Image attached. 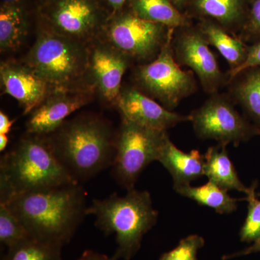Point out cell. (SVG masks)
Here are the masks:
<instances>
[{
    "label": "cell",
    "instance_id": "cell-14",
    "mask_svg": "<svg viewBox=\"0 0 260 260\" xmlns=\"http://www.w3.org/2000/svg\"><path fill=\"white\" fill-rule=\"evenodd\" d=\"M0 77L5 93L21 104L24 114L31 113L55 90L25 64L3 62Z\"/></svg>",
    "mask_w": 260,
    "mask_h": 260
},
{
    "label": "cell",
    "instance_id": "cell-29",
    "mask_svg": "<svg viewBox=\"0 0 260 260\" xmlns=\"http://www.w3.org/2000/svg\"><path fill=\"white\" fill-rule=\"evenodd\" d=\"M254 68H260V41L251 47H248V54L245 61L237 69L230 70L229 78L234 79L245 70Z\"/></svg>",
    "mask_w": 260,
    "mask_h": 260
},
{
    "label": "cell",
    "instance_id": "cell-11",
    "mask_svg": "<svg viewBox=\"0 0 260 260\" xmlns=\"http://www.w3.org/2000/svg\"><path fill=\"white\" fill-rule=\"evenodd\" d=\"M177 29L174 42L177 61L194 72L207 93H215L223 83V75L204 34L199 26L189 25Z\"/></svg>",
    "mask_w": 260,
    "mask_h": 260
},
{
    "label": "cell",
    "instance_id": "cell-7",
    "mask_svg": "<svg viewBox=\"0 0 260 260\" xmlns=\"http://www.w3.org/2000/svg\"><path fill=\"white\" fill-rule=\"evenodd\" d=\"M38 15L44 28L83 42L103 31L112 13L102 0H46Z\"/></svg>",
    "mask_w": 260,
    "mask_h": 260
},
{
    "label": "cell",
    "instance_id": "cell-26",
    "mask_svg": "<svg viewBox=\"0 0 260 260\" xmlns=\"http://www.w3.org/2000/svg\"><path fill=\"white\" fill-rule=\"evenodd\" d=\"M257 186V181H254L244 198L248 203V213L240 230V239L243 242H254L260 237V200L256 196Z\"/></svg>",
    "mask_w": 260,
    "mask_h": 260
},
{
    "label": "cell",
    "instance_id": "cell-33",
    "mask_svg": "<svg viewBox=\"0 0 260 260\" xmlns=\"http://www.w3.org/2000/svg\"><path fill=\"white\" fill-rule=\"evenodd\" d=\"M78 260H114L112 257L105 255L104 254L96 252L92 250L84 251L83 254Z\"/></svg>",
    "mask_w": 260,
    "mask_h": 260
},
{
    "label": "cell",
    "instance_id": "cell-4",
    "mask_svg": "<svg viewBox=\"0 0 260 260\" xmlns=\"http://www.w3.org/2000/svg\"><path fill=\"white\" fill-rule=\"evenodd\" d=\"M86 213L95 217V225L106 235L116 234L118 246L114 260L131 259L158 218L150 192L135 188L126 190L124 196L114 194L105 199L93 200Z\"/></svg>",
    "mask_w": 260,
    "mask_h": 260
},
{
    "label": "cell",
    "instance_id": "cell-22",
    "mask_svg": "<svg viewBox=\"0 0 260 260\" xmlns=\"http://www.w3.org/2000/svg\"><path fill=\"white\" fill-rule=\"evenodd\" d=\"M174 189L181 196L194 200L199 205L212 208L221 215L235 211L238 208V202L244 200V198H232L228 194V191L210 181L203 186H191V184H188L175 186Z\"/></svg>",
    "mask_w": 260,
    "mask_h": 260
},
{
    "label": "cell",
    "instance_id": "cell-19",
    "mask_svg": "<svg viewBox=\"0 0 260 260\" xmlns=\"http://www.w3.org/2000/svg\"><path fill=\"white\" fill-rule=\"evenodd\" d=\"M205 156V176L210 181L226 191L237 190L246 194L249 187L244 185L228 154L226 146L210 147Z\"/></svg>",
    "mask_w": 260,
    "mask_h": 260
},
{
    "label": "cell",
    "instance_id": "cell-18",
    "mask_svg": "<svg viewBox=\"0 0 260 260\" xmlns=\"http://www.w3.org/2000/svg\"><path fill=\"white\" fill-rule=\"evenodd\" d=\"M28 17L25 1L3 3L0 8V49L15 51L28 34Z\"/></svg>",
    "mask_w": 260,
    "mask_h": 260
},
{
    "label": "cell",
    "instance_id": "cell-8",
    "mask_svg": "<svg viewBox=\"0 0 260 260\" xmlns=\"http://www.w3.org/2000/svg\"><path fill=\"white\" fill-rule=\"evenodd\" d=\"M174 31L169 34L158 57L150 64L140 66L136 74L143 88L169 110L177 107L184 98L194 93L197 86L192 72L181 70L174 58Z\"/></svg>",
    "mask_w": 260,
    "mask_h": 260
},
{
    "label": "cell",
    "instance_id": "cell-3",
    "mask_svg": "<svg viewBox=\"0 0 260 260\" xmlns=\"http://www.w3.org/2000/svg\"><path fill=\"white\" fill-rule=\"evenodd\" d=\"M48 137L56 156L78 183L112 167L116 139L110 126L93 116L64 122Z\"/></svg>",
    "mask_w": 260,
    "mask_h": 260
},
{
    "label": "cell",
    "instance_id": "cell-10",
    "mask_svg": "<svg viewBox=\"0 0 260 260\" xmlns=\"http://www.w3.org/2000/svg\"><path fill=\"white\" fill-rule=\"evenodd\" d=\"M191 116L196 135L201 139L215 140L219 145H237L260 135L259 128L248 122L223 95H213Z\"/></svg>",
    "mask_w": 260,
    "mask_h": 260
},
{
    "label": "cell",
    "instance_id": "cell-36",
    "mask_svg": "<svg viewBox=\"0 0 260 260\" xmlns=\"http://www.w3.org/2000/svg\"><path fill=\"white\" fill-rule=\"evenodd\" d=\"M46 1V0H40L41 3H43V2Z\"/></svg>",
    "mask_w": 260,
    "mask_h": 260
},
{
    "label": "cell",
    "instance_id": "cell-1",
    "mask_svg": "<svg viewBox=\"0 0 260 260\" xmlns=\"http://www.w3.org/2000/svg\"><path fill=\"white\" fill-rule=\"evenodd\" d=\"M3 204L30 237L61 246L73 239L88 208L86 192L80 183L15 194Z\"/></svg>",
    "mask_w": 260,
    "mask_h": 260
},
{
    "label": "cell",
    "instance_id": "cell-16",
    "mask_svg": "<svg viewBox=\"0 0 260 260\" xmlns=\"http://www.w3.org/2000/svg\"><path fill=\"white\" fill-rule=\"evenodd\" d=\"M249 6V0H189L185 14L212 20L234 32L244 28Z\"/></svg>",
    "mask_w": 260,
    "mask_h": 260
},
{
    "label": "cell",
    "instance_id": "cell-12",
    "mask_svg": "<svg viewBox=\"0 0 260 260\" xmlns=\"http://www.w3.org/2000/svg\"><path fill=\"white\" fill-rule=\"evenodd\" d=\"M81 90H55L31 112L26 123L28 134L48 136L65 122L68 116L88 104Z\"/></svg>",
    "mask_w": 260,
    "mask_h": 260
},
{
    "label": "cell",
    "instance_id": "cell-34",
    "mask_svg": "<svg viewBox=\"0 0 260 260\" xmlns=\"http://www.w3.org/2000/svg\"><path fill=\"white\" fill-rule=\"evenodd\" d=\"M172 2L176 8L183 13V10H186L189 0H172Z\"/></svg>",
    "mask_w": 260,
    "mask_h": 260
},
{
    "label": "cell",
    "instance_id": "cell-23",
    "mask_svg": "<svg viewBox=\"0 0 260 260\" xmlns=\"http://www.w3.org/2000/svg\"><path fill=\"white\" fill-rule=\"evenodd\" d=\"M236 87L237 99L260 129V68H250Z\"/></svg>",
    "mask_w": 260,
    "mask_h": 260
},
{
    "label": "cell",
    "instance_id": "cell-30",
    "mask_svg": "<svg viewBox=\"0 0 260 260\" xmlns=\"http://www.w3.org/2000/svg\"><path fill=\"white\" fill-rule=\"evenodd\" d=\"M260 252V237L256 240L254 241L252 245L246 248L244 250L238 251L234 254L230 255H224L222 257L223 260H228L232 259V258L237 257V256H245L250 254L251 253Z\"/></svg>",
    "mask_w": 260,
    "mask_h": 260
},
{
    "label": "cell",
    "instance_id": "cell-5",
    "mask_svg": "<svg viewBox=\"0 0 260 260\" xmlns=\"http://www.w3.org/2000/svg\"><path fill=\"white\" fill-rule=\"evenodd\" d=\"M25 64L54 90H80L76 86L89 70V51L83 42L44 28Z\"/></svg>",
    "mask_w": 260,
    "mask_h": 260
},
{
    "label": "cell",
    "instance_id": "cell-2",
    "mask_svg": "<svg viewBox=\"0 0 260 260\" xmlns=\"http://www.w3.org/2000/svg\"><path fill=\"white\" fill-rule=\"evenodd\" d=\"M78 183L56 156L47 136L28 134L2 156L0 203L20 193Z\"/></svg>",
    "mask_w": 260,
    "mask_h": 260
},
{
    "label": "cell",
    "instance_id": "cell-27",
    "mask_svg": "<svg viewBox=\"0 0 260 260\" xmlns=\"http://www.w3.org/2000/svg\"><path fill=\"white\" fill-rule=\"evenodd\" d=\"M205 245V240L198 235L181 239L177 247L164 253L159 260H198V252Z\"/></svg>",
    "mask_w": 260,
    "mask_h": 260
},
{
    "label": "cell",
    "instance_id": "cell-25",
    "mask_svg": "<svg viewBox=\"0 0 260 260\" xmlns=\"http://www.w3.org/2000/svg\"><path fill=\"white\" fill-rule=\"evenodd\" d=\"M31 237L6 205L0 203V242L10 248Z\"/></svg>",
    "mask_w": 260,
    "mask_h": 260
},
{
    "label": "cell",
    "instance_id": "cell-6",
    "mask_svg": "<svg viewBox=\"0 0 260 260\" xmlns=\"http://www.w3.org/2000/svg\"><path fill=\"white\" fill-rule=\"evenodd\" d=\"M167 131L150 129L123 119L116 138L113 176L126 190L135 188L140 174L149 164L158 161L168 138Z\"/></svg>",
    "mask_w": 260,
    "mask_h": 260
},
{
    "label": "cell",
    "instance_id": "cell-24",
    "mask_svg": "<svg viewBox=\"0 0 260 260\" xmlns=\"http://www.w3.org/2000/svg\"><path fill=\"white\" fill-rule=\"evenodd\" d=\"M61 248L62 246L30 237L8 248L2 260H62Z\"/></svg>",
    "mask_w": 260,
    "mask_h": 260
},
{
    "label": "cell",
    "instance_id": "cell-35",
    "mask_svg": "<svg viewBox=\"0 0 260 260\" xmlns=\"http://www.w3.org/2000/svg\"><path fill=\"white\" fill-rule=\"evenodd\" d=\"M9 142V138L6 134H0V151H5Z\"/></svg>",
    "mask_w": 260,
    "mask_h": 260
},
{
    "label": "cell",
    "instance_id": "cell-15",
    "mask_svg": "<svg viewBox=\"0 0 260 260\" xmlns=\"http://www.w3.org/2000/svg\"><path fill=\"white\" fill-rule=\"evenodd\" d=\"M127 57L110 44L95 46L89 51L90 70L97 88L109 102H117Z\"/></svg>",
    "mask_w": 260,
    "mask_h": 260
},
{
    "label": "cell",
    "instance_id": "cell-31",
    "mask_svg": "<svg viewBox=\"0 0 260 260\" xmlns=\"http://www.w3.org/2000/svg\"><path fill=\"white\" fill-rule=\"evenodd\" d=\"M102 1L113 14L124 9L129 0H102Z\"/></svg>",
    "mask_w": 260,
    "mask_h": 260
},
{
    "label": "cell",
    "instance_id": "cell-21",
    "mask_svg": "<svg viewBox=\"0 0 260 260\" xmlns=\"http://www.w3.org/2000/svg\"><path fill=\"white\" fill-rule=\"evenodd\" d=\"M200 20L199 28L208 44L218 49L230 65L231 70L239 68L246 60L248 47L218 23L207 19Z\"/></svg>",
    "mask_w": 260,
    "mask_h": 260
},
{
    "label": "cell",
    "instance_id": "cell-32",
    "mask_svg": "<svg viewBox=\"0 0 260 260\" xmlns=\"http://www.w3.org/2000/svg\"><path fill=\"white\" fill-rule=\"evenodd\" d=\"M15 120H11L3 111L0 112V134H8Z\"/></svg>",
    "mask_w": 260,
    "mask_h": 260
},
{
    "label": "cell",
    "instance_id": "cell-28",
    "mask_svg": "<svg viewBox=\"0 0 260 260\" xmlns=\"http://www.w3.org/2000/svg\"><path fill=\"white\" fill-rule=\"evenodd\" d=\"M242 30L247 35L260 38V0H249L247 18Z\"/></svg>",
    "mask_w": 260,
    "mask_h": 260
},
{
    "label": "cell",
    "instance_id": "cell-9",
    "mask_svg": "<svg viewBox=\"0 0 260 260\" xmlns=\"http://www.w3.org/2000/svg\"><path fill=\"white\" fill-rule=\"evenodd\" d=\"M172 30L175 29L140 18L125 7L111 15L103 32L118 51L143 59L160 51Z\"/></svg>",
    "mask_w": 260,
    "mask_h": 260
},
{
    "label": "cell",
    "instance_id": "cell-13",
    "mask_svg": "<svg viewBox=\"0 0 260 260\" xmlns=\"http://www.w3.org/2000/svg\"><path fill=\"white\" fill-rule=\"evenodd\" d=\"M116 103L123 119L150 129L167 131L192 119L191 114L173 112L135 88L121 90Z\"/></svg>",
    "mask_w": 260,
    "mask_h": 260
},
{
    "label": "cell",
    "instance_id": "cell-20",
    "mask_svg": "<svg viewBox=\"0 0 260 260\" xmlns=\"http://www.w3.org/2000/svg\"><path fill=\"white\" fill-rule=\"evenodd\" d=\"M126 8L136 16L152 23L177 29L191 25V19L172 0H129Z\"/></svg>",
    "mask_w": 260,
    "mask_h": 260
},
{
    "label": "cell",
    "instance_id": "cell-17",
    "mask_svg": "<svg viewBox=\"0 0 260 260\" xmlns=\"http://www.w3.org/2000/svg\"><path fill=\"white\" fill-rule=\"evenodd\" d=\"M158 161L169 172L175 186L188 185L205 175V156L198 150L184 153L177 148L169 137L164 142Z\"/></svg>",
    "mask_w": 260,
    "mask_h": 260
}]
</instances>
